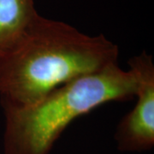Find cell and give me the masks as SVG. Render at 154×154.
Here are the masks:
<instances>
[{
  "mask_svg": "<svg viewBox=\"0 0 154 154\" xmlns=\"http://www.w3.org/2000/svg\"><path fill=\"white\" fill-rule=\"evenodd\" d=\"M118 46L38 14L17 45L0 57L2 108L36 104L66 83L118 63Z\"/></svg>",
  "mask_w": 154,
  "mask_h": 154,
  "instance_id": "cell-1",
  "label": "cell"
},
{
  "mask_svg": "<svg viewBox=\"0 0 154 154\" xmlns=\"http://www.w3.org/2000/svg\"><path fill=\"white\" fill-rule=\"evenodd\" d=\"M137 88L134 71L115 63L60 86L29 107L3 108L4 154H50L72 122L104 104L133 99Z\"/></svg>",
  "mask_w": 154,
  "mask_h": 154,
  "instance_id": "cell-2",
  "label": "cell"
},
{
  "mask_svg": "<svg viewBox=\"0 0 154 154\" xmlns=\"http://www.w3.org/2000/svg\"><path fill=\"white\" fill-rule=\"evenodd\" d=\"M128 63L137 76V102L119 122L114 139L120 152H142L154 146V64L145 51Z\"/></svg>",
  "mask_w": 154,
  "mask_h": 154,
  "instance_id": "cell-3",
  "label": "cell"
},
{
  "mask_svg": "<svg viewBox=\"0 0 154 154\" xmlns=\"http://www.w3.org/2000/svg\"><path fill=\"white\" fill-rule=\"evenodd\" d=\"M36 0H0V57L13 49L38 15Z\"/></svg>",
  "mask_w": 154,
  "mask_h": 154,
  "instance_id": "cell-4",
  "label": "cell"
}]
</instances>
